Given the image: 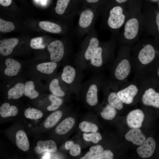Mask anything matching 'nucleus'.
I'll return each mask as SVG.
<instances>
[{"instance_id":"obj_1","label":"nucleus","mask_w":159,"mask_h":159,"mask_svg":"<svg viewBox=\"0 0 159 159\" xmlns=\"http://www.w3.org/2000/svg\"><path fill=\"white\" fill-rule=\"evenodd\" d=\"M125 18V15L123 14L122 8L119 6H115L110 11L107 20L108 24L112 29H118L123 24Z\"/></svg>"},{"instance_id":"obj_2","label":"nucleus","mask_w":159,"mask_h":159,"mask_svg":"<svg viewBox=\"0 0 159 159\" xmlns=\"http://www.w3.org/2000/svg\"><path fill=\"white\" fill-rule=\"evenodd\" d=\"M131 70L132 63L127 59H122L116 67L114 72L115 77L118 80L123 81L128 77Z\"/></svg>"},{"instance_id":"obj_3","label":"nucleus","mask_w":159,"mask_h":159,"mask_svg":"<svg viewBox=\"0 0 159 159\" xmlns=\"http://www.w3.org/2000/svg\"><path fill=\"white\" fill-rule=\"evenodd\" d=\"M51 61L57 62L62 59L64 53V47L62 42L56 40L51 42L47 47Z\"/></svg>"},{"instance_id":"obj_4","label":"nucleus","mask_w":159,"mask_h":159,"mask_svg":"<svg viewBox=\"0 0 159 159\" xmlns=\"http://www.w3.org/2000/svg\"><path fill=\"white\" fill-rule=\"evenodd\" d=\"M155 55V50L150 44H147L142 48L139 52L138 58L139 64L146 67L154 59Z\"/></svg>"},{"instance_id":"obj_5","label":"nucleus","mask_w":159,"mask_h":159,"mask_svg":"<svg viewBox=\"0 0 159 159\" xmlns=\"http://www.w3.org/2000/svg\"><path fill=\"white\" fill-rule=\"evenodd\" d=\"M138 87L136 85L130 84L119 91L117 92V95L124 103L131 104L138 92Z\"/></svg>"},{"instance_id":"obj_6","label":"nucleus","mask_w":159,"mask_h":159,"mask_svg":"<svg viewBox=\"0 0 159 159\" xmlns=\"http://www.w3.org/2000/svg\"><path fill=\"white\" fill-rule=\"evenodd\" d=\"M96 16V13L92 10L87 9L80 13L78 25L82 29L86 30L91 27Z\"/></svg>"},{"instance_id":"obj_7","label":"nucleus","mask_w":159,"mask_h":159,"mask_svg":"<svg viewBox=\"0 0 159 159\" xmlns=\"http://www.w3.org/2000/svg\"><path fill=\"white\" fill-rule=\"evenodd\" d=\"M156 146L155 142L151 137H148L137 149L138 155L143 158L150 157L153 153Z\"/></svg>"},{"instance_id":"obj_8","label":"nucleus","mask_w":159,"mask_h":159,"mask_svg":"<svg viewBox=\"0 0 159 159\" xmlns=\"http://www.w3.org/2000/svg\"><path fill=\"white\" fill-rule=\"evenodd\" d=\"M142 102L145 105L159 108V93L151 87L146 89L142 96Z\"/></svg>"},{"instance_id":"obj_9","label":"nucleus","mask_w":159,"mask_h":159,"mask_svg":"<svg viewBox=\"0 0 159 159\" xmlns=\"http://www.w3.org/2000/svg\"><path fill=\"white\" fill-rule=\"evenodd\" d=\"M144 118V115L141 110L135 109L130 111L127 117V125L132 128L140 127Z\"/></svg>"},{"instance_id":"obj_10","label":"nucleus","mask_w":159,"mask_h":159,"mask_svg":"<svg viewBox=\"0 0 159 159\" xmlns=\"http://www.w3.org/2000/svg\"><path fill=\"white\" fill-rule=\"evenodd\" d=\"M139 29V22L135 18H132L128 20L125 24L124 35L128 39H132L137 34Z\"/></svg>"},{"instance_id":"obj_11","label":"nucleus","mask_w":159,"mask_h":159,"mask_svg":"<svg viewBox=\"0 0 159 159\" xmlns=\"http://www.w3.org/2000/svg\"><path fill=\"white\" fill-rule=\"evenodd\" d=\"M125 138L127 141L138 145L143 144L146 139L141 130L139 128H132L129 130L125 135Z\"/></svg>"},{"instance_id":"obj_12","label":"nucleus","mask_w":159,"mask_h":159,"mask_svg":"<svg viewBox=\"0 0 159 159\" xmlns=\"http://www.w3.org/2000/svg\"><path fill=\"white\" fill-rule=\"evenodd\" d=\"M18 43L19 40L16 38H10L3 41L0 44V54L3 56L10 54Z\"/></svg>"},{"instance_id":"obj_13","label":"nucleus","mask_w":159,"mask_h":159,"mask_svg":"<svg viewBox=\"0 0 159 159\" xmlns=\"http://www.w3.org/2000/svg\"><path fill=\"white\" fill-rule=\"evenodd\" d=\"M6 67L4 71L5 74L7 76H12L17 75L21 67L20 64L12 59L8 58L5 61Z\"/></svg>"},{"instance_id":"obj_14","label":"nucleus","mask_w":159,"mask_h":159,"mask_svg":"<svg viewBox=\"0 0 159 159\" xmlns=\"http://www.w3.org/2000/svg\"><path fill=\"white\" fill-rule=\"evenodd\" d=\"M75 123L72 117H67L59 123L55 129L56 133L59 135L67 133L72 128Z\"/></svg>"},{"instance_id":"obj_15","label":"nucleus","mask_w":159,"mask_h":159,"mask_svg":"<svg viewBox=\"0 0 159 159\" xmlns=\"http://www.w3.org/2000/svg\"><path fill=\"white\" fill-rule=\"evenodd\" d=\"M35 148L39 153L44 152L53 153L57 150V146L55 143L52 140H41L37 142V146Z\"/></svg>"},{"instance_id":"obj_16","label":"nucleus","mask_w":159,"mask_h":159,"mask_svg":"<svg viewBox=\"0 0 159 159\" xmlns=\"http://www.w3.org/2000/svg\"><path fill=\"white\" fill-rule=\"evenodd\" d=\"M15 138L17 146L19 149L24 151L28 150L29 148V143L26 134L24 131H18Z\"/></svg>"},{"instance_id":"obj_17","label":"nucleus","mask_w":159,"mask_h":159,"mask_svg":"<svg viewBox=\"0 0 159 159\" xmlns=\"http://www.w3.org/2000/svg\"><path fill=\"white\" fill-rule=\"evenodd\" d=\"M98 88L95 84L90 85L87 91L86 100L88 105L91 106H94L98 102Z\"/></svg>"},{"instance_id":"obj_18","label":"nucleus","mask_w":159,"mask_h":159,"mask_svg":"<svg viewBox=\"0 0 159 159\" xmlns=\"http://www.w3.org/2000/svg\"><path fill=\"white\" fill-rule=\"evenodd\" d=\"M99 41L96 37H92L89 41L88 45L84 54L85 59L90 60L99 46Z\"/></svg>"},{"instance_id":"obj_19","label":"nucleus","mask_w":159,"mask_h":159,"mask_svg":"<svg viewBox=\"0 0 159 159\" xmlns=\"http://www.w3.org/2000/svg\"><path fill=\"white\" fill-rule=\"evenodd\" d=\"M25 85L22 82H19L10 88L8 92L9 98L16 99L24 94Z\"/></svg>"},{"instance_id":"obj_20","label":"nucleus","mask_w":159,"mask_h":159,"mask_svg":"<svg viewBox=\"0 0 159 159\" xmlns=\"http://www.w3.org/2000/svg\"><path fill=\"white\" fill-rule=\"evenodd\" d=\"M76 75L75 69L69 65L65 66L63 68L61 75L62 80L68 84L72 83L74 81Z\"/></svg>"},{"instance_id":"obj_21","label":"nucleus","mask_w":159,"mask_h":159,"mask_svg":"<svg viewBox=\"0 0 159 159\" xmlns=\"http://www.w3.org/2000/svg\"><path fill=\"white\" fill-rule=\"evenodd\" d=\"M18 113L17 108L14 105L10 106L8 103H3L0 107V115L4 118L15 116Z\"/></svg>"},{"instance_id":"obj_22","label":"nucleus","mask_w":159,"mask_h":159,"mask_svg":"<svg viewBox=\"0 0 159 159\" xmlns=\"http://www.w3.org/2000/svg\"><path fill=\"white\" fill-rule=\"evenodd\" d=\"M39 26L42 29L53 33L59 34L62 31L59 25L49 21H40L39 23Z\"/></svg>"},{"instance_id":"obj_23","label":"nucleus","mask_w":159,"mask_h":159,"mask_svg":"<svg viewBox=\"0 0 159 159\" xmlns=\"http://www.w3.org/2000/svg\"><path fill=\"white\" fill-rule=\"evenodd\" d=\"M60 110H57L51 113L47 118L44 123V127L47 128L54 126L58 122L62 116Z\"/></svg>"},{"instance_id":"obj_24","label":"nucleus","mask_w":159,"mask_h":159,"mask_svg":"<svg viewBox=\"0 0 159 159\" xmlns=\"http://www.w3.org/2000/svg\"><path fill=\"white\" fill-rule=\"evenodd\" d=\"M90 151L80 159H98L102 152L104 148L100 145H97L91 147Z\"/></svg>"},{"instance_id":"obj_25","label":"nucleus","mask_w":159,"mask_h":159,"mask_svg":"<svg viewBox=\"0 0 159 159\" xmlns=\"http://www.w3.org/2000/svg\"><path fill=\"white\" fill-rule=\"evenodd\" d=\"M57 66L56 62H44L38 64L36 69L42 73L50 74L53 72Z\"/></svg>"},{"instance_id":"obj_26","label":"nucleus","mask_w":159,"mask_h":159,"mask_svg":"<svg viewBox=\"0 0 159 159\" xmlns=\"http://www.w3.org/2000/svg\"><path fill=\"white\" fill-rule=\"evenodd\" d=\"M107 100L110 105L118 110H121L123 107V103L116 92H112L110 93L108 96Z\"/></svg>"},{"instance_id":"obj_27","label":"nucleus","mask_w":159,"mask_h":159,"mask_svg":"<svg viewBox=\"0 0 159 159\" xmlns=\"http://www.w3.org/2000/svg\"><path fill=\"white\" fill-rule=\"evenodd\" d=\"M24 95L30 99L37 98L39 95V92L36 90L33 82H27L25 85Z\"/></svg>"},{"instance_id":"obj_28","label":"nucleus","mask_w":159,"mask_h":159,"mask_svg":"<svg viewBox=\"0 0 159 159\" xmlns=\"http://www.w3.org/2000/svg\"><path fill=\"white\" fill-rule=\"evenodd\" d=\"M102 49L99 46L90 59L91 64L96 67H100L103 64Z\"/></svg>"},{"instance_id":"obj_29","label":"nucleus","mask_w":159,"mask_h":159,"mask_svg":"<svg viewBox=\"0 0 159 159\" xmlns=\"http://www.w3.org/2000/svg\"><path fill=\"white\" fill-rule=\"evenodd\" d=\"M117 113L116 108L110 105H107L100 112V115L104 119L111 120L115 116Z\"/></svg>"},{"instance_id":"obj_30","label":"nucleus","mask_w":159,"mask_h":159,"mask_svg":"<svg viewBox=\"0 0 159 159\" xmlns=\"http://www.w3.org/2000/svg\"><path fill=\"white\" fill-rule=\"evenodd\" d=\"M49 90L54 95L59 97H63L65 95L64 92L62 91L59 85V82L57 79H53L49 85Z\"/></svg>"},{"instance_id":"obj_31","label":"nucleus","mask_w":159,"mask_h":159,"mask_svg":"<svg viewBox=\"0 0 159 159\" xmlns=\"http://www.w3.org/2000/svg\"><path fill=\"white\" fill-rule=\"evenodd\" d=\"M80 130L85 132H96L98 130L97 125L92 122L87 121H83L79 125Z\"/></svg>"},{"instance_id":"obj_32","label":"nucleus","mask_w":159,"mask_h":159,"mask_svg":"<svg viewBox=\"0 0 159 159\" xmlns=\"http://www.w3.org/2000/svg\"><path fill=\"white\" fill-rule=\"evenodd\" d=\"M25 116L27 118L37 120L41 118L43 113L40 110L34 108H29L25 110L24 112Z\"/></svg>"},{"instance_id":"obj_33","label":"nucleus","mask_w":159,"mask_h":159,"mask_svg":"<svg viewBox=\"0 0 159 159\" xmlns=\"http://www.w3.org/2000/svg\"><path fill=\"white\" fill-rule=\"evenodd\" d=\"M49 99L52 103L50 105L47 107V109L49 111H53L56 110L59 108L62 103L63 101L62 99L54 95H50L49 96Z\"/></svg>"},{"instance_id":"obj_34","label":"nucleus","mask_w":159,"mask_h":159,"mask_svg":"<svg viewBox=\"0 0 159 159\" xmlns=\"http://www.w3.org/2000/svg\"><path fill=\"white\" fill-rule=\"evenodd\" d=\"M70 0H57L55 10L56 12L60 15L65 13Z\"/></svg>"},{"instance_id":"obj_35","label":"nucleus","mask_w":159,"mask_h":159,"mask_svg":"<svg viewBox=\"0 0 159 159\" xmlns=\"http://www.w3.org/2000/svg\"><path fill=\"white\" fill-rule=\"evenodd\" d=\"M83 138L85 141L92 142L95 143H98L102 139L101 135L96 132L87 134L84 133L83 134Z\"/></svg>"},{"instance_id":"obj_36","label":"nucleus","mask_w":159,"mask_h":159,"mask_svg":"<svg viewBox=\"0 0 159 159\" xmlns=\"http://www.w3.org/2000/svg\"><path fill=\"white\" fill-rule=\"evenodd\" d=\"M15 26L13 23L5 21L0 18V31L1 32L6 33L13 30Z\"/></svg>"},{"instance_id":"obj_37","label":"nucleus","mask_w":159,"mask_h":159,"mask_svg":"<svg viewBox=\"0 0 159 159\" xmlns=\"http://www.w3.org/2000/svg\"><path fill=\"white\" fill-rule=\"evenodd\" d=\"M43 40L42 37H39L32 38L30 41V45L34 49H43L45 47L43 44Z\"/></svg>"},{"instance_id":"obj_38","label":"nucleus","mask_w":159,"mask_h":159,"mask_svg":"<svg viewBox=\"0 0 159 159\" xmlns=\"http://www.w3.org/2000/svg\"><path fill=\"white\" fill-rule=\"evenodd\" d=\"M114 158V154L109 150H104L98 159H112Z\"/></svg>"},{"instance_id":"obj_39","label":"nucleus","mask_w":159,"mask_h":159,"mask_svg":"<svg viewBox=\"0 0 159 159\" xmlns=\"http://www.w3.org/2000/svg\"><path fill=\"white\" fill-rule=\"evenodd\" d=\"M81 152L80 146L77 144H74L72 148L70 150V154L73 156H77L79 155Z\"/></svg>"},{"instance_id":"obj_40","label":"nucleus","mask_w":159,"mask_h":159,"mask_svg":"<svg viewBox=\"0 0 159 159\" xmlns=\"http://www.w3.org/2000/svg\"><path fill=\"white\" fill-rule=\"evenodd\" d=\"M74 144L72 141H66L65 144V148L67 150H70L73 147Z\"/></svg>"},{"instance_id":"obj_41","label":"nucleus","mask_w":159,"mask_h":159,"mask_svg":"<svg viewBox=\"0 0 159 159\" xmlns=\"http://www.w3.org/2000/svg\"><path fill=\"white\" fill-rule=\"evenodd\" d=\"M12 0H0V4L4 6H7L11 4Z\"/></svg>"},{"instance_id":"obj_42","label":"nucleus","mask_w":159,"mask_h":159,"mask_svg":"<svg viewBox=\"0 0 159 159\" xmlns=\"http://www.w3.org/2000/svg\"><path fill=\"white\" fill-rule=\"evenodd\" d=\"M156 21L158 26V29L159 31V13H158L156 15Z\"/></svg>"},{"instance_id":"obj_43","label":"nucleus","mask_w":159,"mask_h":159,"mask_svg":"<svg viewBox=\"0 0 159 159\" xmlns=\"http://www.w3.org/2000/svg\"><path fill=\"white\" fill-rule=\"evenodd\" d=\"M50 158V154L47 152L42 157V159H49Z\"/></svg>"},{"instance_id":"obj_44","label":"nucleus","mask_w":159,"mask_h":159,"mask_svg":"<svg viewBox=\"0 0 159 159\" xmlns=\"http://www.w3.org/2000/svg\"><path fill=\"white\" fill-rule=\"evenodd\" d=\"M88 2L90 3H95L98 2L99 0H86Z\"/></svg>"},{"instance_id":"obj_45","label":"nucleus","mask_w":159,"mask_h":159,"mask_svg":"<svg viewBox=\"0 0 159 159\" xmlns=\"http://www.w3.org/2000/svg\"><path fill=\"white\" fill-rule=\"evenodd\" d=\"M118 3H121L126 2L127 0H115Z\"/></svg>"},{"instance_id":"obj_46","label":"nucleus","mask_w":159,"mask_h":159,"mask_svg":"<svg viewBox=\"0 0 159 159\" xmlns=\"http://www.w3.org/2000/svg\"><path fill=\"white\" fill-rule=\"evenodd\" d=\"M157 73L158 76L159 77V66L158 67L157 70Z\"/></svg>"}]
</instances>
